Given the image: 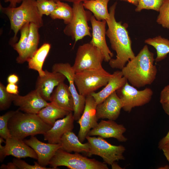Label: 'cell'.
I'll list each match as a JSON object with an SVG mask.
<instances>
[{"mask_svg":"<svg viewBox=\"0 0 169 169\" xmlns=\"http://www.w3.org/2000/svg\"><path fill=\"white\" fill-rule=\"evenodd\" d=\"M117 4L115 2L110 8L109 18L106 21L108 28L106 34L108 38L113 50L116 53V58L109 62L113 69H121L130 60L135 56L131 48V41L127 28V24L116 21L115 17Z\"/></svg>","mask_w":169,"mask_h":169,"instance_id":"obj_1","label":"cell"},{"mask_svg":"<svg viewBox=\"0 0 169 169\" xmlns=\"http://www.w3.org/2000/svg\"><path fill=\"white\" fill-rule=\"evenodd\" d=\"M155 59L154 54L145 45L121 69L122 74L135 87L139 88L150 85L155 80L157 73L154 64Z\"/></svg>","mask_w":169,"mask_h":169,"instance_id":"obj_2","label":"cell"},{"mask_svg":"<svg viewBox=\"0 0 169 169\" xmlns=\"http://www.w3.org/2000/svg\"><path fill=\"white\" fill-rule=\"evenodd\" d=\"M36 0H24L18 7H3L0 5L1 11L8 18L11 29L14 36L11 42L12 45L17 41V34L22 27L27 22L33 23L40 28L43 25V16L39 13Z\"/></svg>","mask_w":169,"mask_h":169,"instance_id":"obj_3","label":"cell"},{"mask_svg":"<svg viewBox=\"0 0 169 169\" xmlns=\"http://www.w3.org/2000/svg\"><path fill=\"white\" fill-rule=\"evenodd\" d=\"M8 126L12 137L22 140L29 136L43 135L52 126L37 114L23 113L18 109L9 120Z\"/></svg>","mask_w":169,"mask_h":169,"instance_id":"obj_4","label":"cell"},{"mask_svg":"<svg viewBox=\"0 0 169 169\" xmlns=\"http://www.w3.org/2000/svg\"><path fill=\"white\" fill-rule=\"evenodd\" d=\"M53 169L61 166L70 169H108L106 163L90 159L75 152L72 154L59 149L50 161L49 164Z\"/></svg>","mask_w":169,"mask_h":169,"instance_id":"obj_5","label":"cell"},{"mask_svg":"<svg viewBox=\"0 0 169 169\" xmlns=\"http://www.w3.org/2000/svg\"><path fill=\"white\" fill-rule=\"evenodd\" d=\"M112 75L103 67L85 70L75 73L74 82L79 93L86 97L105 86Z\"/></svg>","mask_w":169,"mask_h":169,"instance_id":"obj_6","label":"cell"},{"mask_svg":"<svg viewBox=\"0 0 169 169\" xmlns=\"http://www.w3.org/2000/svg\"><path fill=\"white\" fill-rule=\"evenodd\" d=\"M73 3L72 19L69 24H67L63 31L65 34L70 37L74 41V45L78 40L85 36L92 37L88 22L90 21L92 15L90 12L84 9L83 2Z\"/></svg>","mask_w":169,"mask_h":169,"instance_id":"obj_7","label":"cell"},{"mask_svg":"<svg viewBox=\"0 0 169 169\" xmlns=\"http://www.w3.org/2000/svg\"><path fill=\"white\" fill-rule=\"evenodd\" d=\"M86 139L90 145L89 151L86 154L87 156H99L105 163L110 165L116 161L125 159L123 153L125 148L123 146L112 145L99 136H87Z\"/></svg>","mask_w":169,"mask_h":169,"instance_id":"obj_8","label":"cell"},{"mask_svg":"<svg viewBox=\"0 0 169 169\" xmlns=\"http://www.w3.org/2000/svg\"><path fill=\"white\" fill-rule=\"evenodd\" d=\"M104 56L100 50L90 43L79 46L72 66L75 73L84 70L103 67Z\"/></svg>","mask_w":169,"mask_h":169,"instance_id":"obj_9","label":"cell"},{"mask_svg":"<svg viewBox=\"0 0 169 169\" xmlns=\"http://www.w3.org/2000/svg\"><path fill=\"white\" fill-rule=\"evenodd\" d=\"M117 91L120 92V95L118 96L122 101V109L128 112L135 107L142 106L149 102L153 93L152 90L149 88L138 90L130 84L128 81Z\"/></svg>","mask_w":169,"mask_h":169,"instance_id":"obj_10","label":"cell"},{"mask_svg":"<svg viewBox=\"0 0 169 169\" xmlns=\"http://www.w3.org/2000/svg\"><path fill=\"white\" fill-rule=\"evenodd\" d=\"M52 71L63 74L67 79L74 100L73 116L74 120L78 121L84 111L86 97L80 95L77 90L74 80L75 72L72 66L68 63H56L53 65Z\"/></svg>","mask_w":169,"mask_h":169,"instance_id":"obj_11","label":"cell"},{"mask_svg":"<svg viewBox=\"0 0 169 169\" xmlns=\"http://www.w3.org/2000/svg\"><path fill=\"white\" fill-rule=\"evenodd\" d=\"M0 142V161L2 162L7 156L11 155L16 158L30 157L38 159L35 151L27 145L24 140L13 137L5 140V145L3 146Z\"/></svg>","mask_w":169,"mask_h":169,"instance_id":"obj_12","label":"cell"},{"mask_svg":"<svg viewBox=\"0 0 169 169\" xmlns=\"http://www.w3.org/2000/svg\"><path fill=\"white\" fill-rule=\"evenodd\" d=\"M97 104L94 98L91 95L87 96L83 112L77 121L80 128L78 137L83 142L90 131L98 124L96 108Z\"/></svg>","mask_w":169,"mask_h":169,"instance_id":"obj_13","label":"cell"},{"mask_svg":"<svg viewBox=\"0 0 169 169\" xmlns=\"http://www.w3.org/2000/svg\"><path fill=\"white\" fill-rule=\"evenodd\" d=\"M13 103L15 105L19 107L20 110L33 114H37L49 103L36 89L24 96L15 95Z\"/></svg>","mask_w":169,"mask_h":169,"instance_id":"obj_14","label":"cell"},{"mask_svg":"<svg viewBox=\"0 0 169 169\" xmlns=\"http://www.w3.org/2000/svg\"><path fill=\"white\" fill-rule=\"evenodd\" d=\"M90 21L92 31V39L90 43L100 50L104 56V61L109 62L113 57V54L109 49L106 43V21L98 20L93 15Z\"/></svg>","mask_w":169,"mask_h":169,"instance_id":"obj_15","label":"cell"},{"mask_svg":"<svg viewBox=\"0 0 169 169\" xmlns=\"http://www.w3.org/2000/svg\"><path fill=\"white\" fill-rule=\"evenodd\" d=\"M126 131L123 125L118 124L114 120H102L90 131L87 136H97L103 138H113L119 141L125 142L127 140L123 135Z\"/></svg>","mask_w":169,"mask_h":169,"instance_id":"obj_16","label":"cell"},{"mask_svg":"<svg viewBox=\"0 0 169 169\" xmlns=\"http://www.w3.org/2000/svg\"><path fill=\"white\" fill-rule=\"evenodd\" d=\"M44 71L45 75L42 77L38 76L37 79L35 89L44 100L50 101L54 88L60 83L64 82L66 77L59 72H51L46 69Z\"/></svg>","mask_w":169,"mask_h":169,"instance_id":"obj_17","label":"cell"},{"mask_svg":"<svg viewBox=\"0 0 169 169\" xmlns=\"http://www.w3.org/2000/svg\"><path fill=\"white\" fill-rule=\"evenodd\" d=\"M24 142L31 147L38 156V162L41 166L46 167L56 151L61 147V144L45 143L39 140L34 136L28 139L24 140Z\"/></svg>","mask_w":169,"mask_h":169,"instance_id":"obj_18","label":"cell"},{"mask_svg":"<svg viewBox=\"0 0 169 169\" xmlns=\"http://www.w3.org/2000/svg\"><path fill=\"white\" fill-rule=\"evenodd\" d=\"M123 105L120 98L115 91L96 106L97 116L99 119L115 120L120 113Z\"/></svg>","mask_w":169,"mask_h":169,"instance_id":"obj_19","label":"cell"},{"mask_svg":"<svg viewBox=\"0 0 169 169\" xmlns=\"http://www.w3.org/2000/svg\"><path fill=\"white\" fill-rule=\"evenodd\" d=\"M74 120L72 112L56 120L51 128L43 134L44 140L49 143H59L64 134L68 131H72Z\"/></svg>","mask_w":169,"mask_h":169,"instance_id":"obj_20","label":"cell"},{"mask_svg":"<svg viewBox=\"0 0 169 169\" xmlns=\"http://www.w3.org/2000/svg\"><path fill=\"white\" fill-rule=\"evenodd\" d=\"M121 70L113 72L107 84L100 91L91 94L97 105L102 103L109 96L123 87L127 82Z\"/></svg>","mask_w":169,"mask_h":169,"instance_id":"obj_21","label":"cell"},{"mask_svg":"<svg viewBox=\"0 0 169 169\" xmlns=\"http://www.w3.org/2000/svg\"><path fill=\"white\" fill-rule=\"evenodd\" d=\"M60 108L72 112L74 109V103L69 87L64 82L59 83L53 91L50 100Z\"/></svg>","mask_w":169,"mask_h":169,"instance_id":"obj_22","label":"cell"},{"mask_svg":"<svg viewBox=\"0 0 169 169\" xmlns=\"http://www.w3.org/2000/svg\"><path fill=\"white\" fill-rule=\"evenodd\" d=\"M59 143L61 146L60 149L69 153L84 152L87 154L89 151V142L84 143L82 142L78 136L72 131H68L64 134Z\"/></svg>","mask_w":169,"mask_h":169,"instance_id":"obj_23","label":"cell"},{"mask_svg":"<svg viewBox=\"0 0 169 169\" xmlns=\"http://www.w3.org/2000/svg\"><path fill=\"white\" fill-rule=\"evenodd\" d=\"M69 113L50 102L37 114L45 123L53 126L57 119L64 117Z\"/></svg>","mask_w":169,"mask_h":169,"instance_id":"obj_24","label":"cell"},{"mask_svg":"<svg viewBox=\"0 0 169 169\" xmlns=\"http://www.w3.org/2000/svg\"><path fill=\"white\" fill-rule=\"evenodd\" d=\"M39 28L34 23H30L29 33L26 50L23 57L17 63L22 64L27 62L38 50L40 38L38 32Z\"/></svg>","mask_w":169,"mask_h":169,"instance_id":"obj_25","label":"cell"},{"mask_svg":"<svg viewBox=\"0 0 169 169\" xmlns=\"http://www.w3.org/2000/svg\"><path fill=\"white\" fill-rule=\"evenodd\" d=\"M50 48V44L48 43L44 44L27 61L28 68L37 71L40 77L45 74L43 66Z\"/></svg>","mask_w":169,"mask_h":169,"instance_id":"obj_26","label":"cell"},{"mask_svg":"<svg viewBox=\"0 0 169 169\" xmlns=\"http://www.w3.org/2000/svg\"><path fill=\"white\" fill-rule=\"evenodd\" d=\"M110 0H90L83 2L84 7L92 12L99 21H106L110 18L108 4Z\"/></svg>","mask_w":169,"mask_h":169,"instance_id":"obj_27","label":"cell"},{"mask_svg":"<svg viewBox=\"0 0 169 169\" xmlns=\"http://www.w3.org/2000/svg\"><path fill=\"white\" fill-rule=\"evenodd\" d=\"M145 43L152 46L156 49V56L155 59L156 62L164 59L169 53V40L161 36L147 39Z\"/></svg>","mask_w":169,"mask_h":169,"instance_id":"obj_28","label":"cell"},{"mask_svg":"<svg viewBox=\"0 0 169 169\" xmlns=\"http://www.w3.org/2000/svg\"><path fill=\"white\" fill-rule=\"evenodd\" d=\"M61 1L56 2V8L50 16L53 19H62L65 24H68L71 22L73 16V8Z\"/></svg>","mask_w":169,"mask_h":169,"instance_id":"obj_29","label":"cell"},{"mask_svg":"<svg viewBox=\"0 0 169 169\" xmlns=\"http://www.w3.org/2000/svg\"><path fill=\"white\" fill-rule=\"evenodd\" d=\"M30 23L27 22L22 27L20 30V36L18 41L12 45L18 54L16 59V62L22 58L25 51L29 33Z\"/></svg>","mask_w":169,"mask_h":169,"instance_id":"obj_30","label":"cell"},{"mask_svg":"<svg viewBox=\"0 0 169 169\" xmlns=\"http://www.w3.org/2000/svg\"><path fill=\"white\" fill-rule=\"evenodd\" d=\"M16 111L10 110L0 116V136L5 140L12 137L8 128V122Z\"/></svg>","mask_w":169,"mask_h":169,"instance_id":"obj_31","label":"cell"},{"mask_svg":"<svg viewBox=\"0 0 169 169\" xmlns=\"http://www.w3.org/2000/svg\"><path fill=\"white\" fill-rule=\"evenodd\" d=\"M156 22L169 30V0H165L159 10Z\"/></svg>","mask_w":169,"mask_h":169,"instance_id":"obj_32","label":"cell"},{"mask_svg":"<svg viewBox=\"0 0 169 169\" xmlns=\"http://www.w3.org/2000/svg\"><path fill=\"white\" fill-rule=\"evenodd\" d=\"M15 95L8 93L6 87L0 82V110H5L8 109L13 102Z\"/></svg>","mask_w":169,"mask_h":169,"instance_id":"obj_33","label":"cell"},{"mask_svg":"<svg viewBox=\"0 0 169 169\" xmlns=\"http://www.w3.org/2000/svg\"><path fill=\"white\" fill-rule=\"evenodd\" d=\"M165 0H139L135 10L139 12L143 9L153 10L159 12Z\"/></svg>","mask_w":169,"mask_h":169,"instance_id":"obj_34","label":"cell"},{"mask_svg":"<svg viewBox=\"0 0 169 169\" xmlns=\"http://www.w3.org/2000/svg\"><path fill=\"white\" fill-rule=\"evenodd\" d=\"M36 3L38 11L42 16H50L57 6L56 2L51 0H36Z\"/></svg>","mask_w":169,"mask_h":169,"instance_id":"obj_35","label":"cell"},{"mask_svg":"<svg viewBox=\"0 0 169 169\" xmlns=\"http://www.w3.org/2000/svg\"><path fill=\"white\" fill-rule=\"evenodd\" d=\"M19 169H52L41 166L38 162L34 161V165H31L26 163L20 158H14L13 162Z\"/></svg>","mask_w":169,"mask_h":169,"instance_id":"obj_36","label":"cell"},{"mask_svg":"<svg viewBox=\"0 0 169 169\" xmlns=\"http://www.w3.org/2000/svg\"><path fill=\"white\" fill-rule=\"evenodd\" d=\"M169 100V84L164 87L161 90L160 97V101L161 104Z\"/></svg>","mask_w":169,"mask_h":169,"instance_id":"obj_37","label":"cell"},{"mask_svg":"<svg viewBox=\"0 0 169 169\" xmlns=\"http://www.w3.org/2000/svg\"><path fill=\"white\" fill-rule=\"evenodd\" d=\"M6 89L7 91L10 94L18 95L19 93L18 87L17 84L8 83L6 87Z\"/></svg>","mask_w":169,"mask_h":169,"instance_id":"obj_38","label":"cell"},{"mask_svg":"<svg viewBox=\"0 0 169 169\" xmlns=\"http://www.w3.org/2000/svg\"><path fill=\"white\" fill-rule=\"evenodd\" d=\"M19 80L18 76L14 74H10L8 77L7 81L9 83L17 84Z\"/></svg>","mask_w":169,"mask_h":169,"instance_id":"obj_39","label":"cell"},{"mask_svg":"<svg viewBox=\"0 0 169 169\" xmlns=\"http://www.w3.org/2000/svg\"><path fill=\"white\" fill-rule=\"evenodd\" d=\"M161 150L162 151L164 155L169 162V141L162 147Z\"/></svg>","mask_w":169,"mask_h":169,"instance_id":"obj_40","label":"cell"},{"mask_svg":"<svg viewBox=\"0 0 169 169\" xmlns=\"http://www.w3.org/2000/svg\"><path fill=\"white\" fill-rule=\"evenodd\" d=\"M169 141V131L166 136L160 141L158 144V148L161 150L162 147Z\"/></svg>","mask_w":169,"mask_h":169,"instance_id":"obj_41","label":"cell"},{"mask_svg":"<svg viewBox=\"0 0 169 169\" xmlns=\"http://www.w3.org/2000/svg\"><path fill=\"white\" fill-rule=\"evenodd\" d=\"M1 169H18L16 165L13 162L8 163L7 164H2L0 167Z\"/></svg>","mask_w":169,"mask_h":169,"instance_id":"obj_42","label":"cell"},{"mask_svg":"<svg viewBox=\"0 0 169 169\" xmlns=\"http://www.w3.org/2000/svg\"><path fill=\"white\" fill-rule=\"evenodd\" d=\"M24 0H5V3H9V7L12 8L16 7L17 4L22 3Z\"/></svg>","mask_w":169,"mask_h":169,"instance_id":"obj_43","label":"cell"},{"mask_svg":"<svg viewBox=\"0 0 169 169\" xmlns=\"http://www.w3.org/2000/svg\"><path fill=\"white\" fill-rule=\"evenodd\" d=\"M161 104L165 113L169 116V100Z\"/></svg>","mask_w":169,"mask_h":169,"instance_id":"obj_44","label":"cell"},{"mask_svg":"<svg viewBox=\"0 0 169 169\" xmlns=\"http://www.w3.org/2000/svg\"><path fill=\"white\" fill-rule=\"evenodd\" d=\"M121 1H123L127 2L132 4L135 5L136 7L138 5L139 0H120Z\"/></svg>","mask_w":169,"mask_h":169,"instance_id":"obj_45","label":"cell"},{"mask_svg":"<svg viewBox=\"0 0 169 169\" xmlns=\"http://www.w3.org/2000/svg\"><path fill=\"white\" fill-rule=\"evenodd\" d=\"M89 0H60V1H64L68 2H71L73 3L78 2H83L84 1Z\"/></svg>","mask_w":169,"mask_h":169,"instance_id":"obj_46","label":"cell"},{"mask_svg":"<svg viewBox=\"0 0 169 169\" xmlns=\"http://www.w3.org/2000/svg\"><path fill=\"white\" fill-rule=\"evenodd\" d=\"M111 166L112 169H122L115 162H114Z\"/></svg>","mask_w":169,"mask_h":169,"instance_id":"obj_47","label":"cell"},{"mask_svg":"<svg viewBox=\"0 0 169 169\" xmlns=\"http://www.w3.org/2000/svg\"><path fill=\"white\" fill-rule=\"evenodd\" d=\"M161 168L162 169H169V166L168 165H166L165 166L161 167Z\"/></svg>","mask_w":169,"mask_h":169,"instance_id":"obj_48","label":"cell"},{"mask_svg":"<svg viewBox=\"0 0 169 169\" xmlns=\"http://www.w3.org/2000/svg\"><path fill=\"white\" fill-rule=\"evenodd\" d=\"M53 0L55 2H56L59 1H60V0Z\"/></svg>","mask_w":169,"mask_h":169,"instance_id":"obj_49","label":"cell"}]
</instances>
